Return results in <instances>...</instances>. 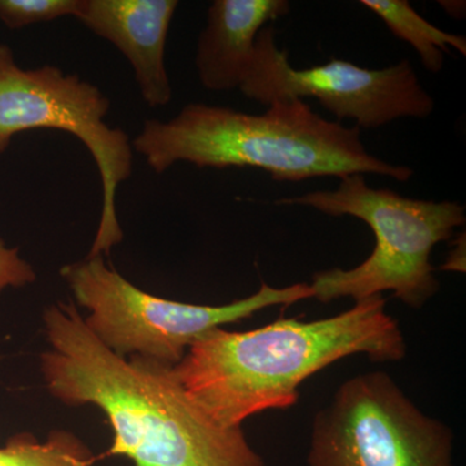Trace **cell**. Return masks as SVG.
<instances>
[{
  "mask_svg": "<svg viewBox=\"0 0 466 466\" xmlns=\"http://www.w3.org/2000/svg\"><path fill=\"white\" fill-rule=\"evenodd\" d=\"M43 330L46 389L66 406L99 408L113 434L106 456H124L134 466H266L242 426L214 421L173 366L115 354L72 303L48 306Z\"/></svg>",
  "mask_w": 466,
  "mask_h": 466,
  "instance_id": "obj_1",
  "label": "cell"
},
{
  "mask_svg": "<svg viewBox=\"0 0 466 466\" xmlns=\"http://www.w3.org/2000/svg\"><path fill=\"white\" fill-rule=\"evenodd\" d=\"M385 306L380 294L320 320L281 318L247 332L216 328L192 343L175 372L214 421L241 428L251 416L296 406L300 383L341 359L403 360L406 339Z\"/></svg>",
  "mask_w": 466,
  "mask_h": 466,
  "instance_id": "obj_2",
  "label": "cell"
},
{
  "mask_svg": "<svg viewBox=\"0 0 466 466\" xmlns=\"http://www.w3.org/2000/svg\"><path fill=\"white\" fill-rule=\"evenodd\" d=\"M133 149L156 174L188 162L198 167H256L276 182L375 174L407 182L412 168L368 152L360 128L318 115L305 100L280 99L263 115L189 104L168 121L147 119Z\"/></svg>",
  "mask_w": 466,
  "mask_h": 466,
  "instance_id": "obj_3",
  "label": "cell"
},
{
  "mask_svg": "<svg viewBox=\"0 0 466 466\" xmlns=\"http://www.w3.org/2000/svg\"><path fill=\"white\" fill-rule=\"evenodd\" d=\"M333 191L281 198L275 205H300L332 217L363 220L375 235L372 254L354 268H333L312 276V299L357 300L392 291L410 309H422L440 291L431 266L435 245L449 241L465 225V205L407 198L368 186L364 175L342 177Z\"/></svg>",
  "mask_w": 466,
  "mask_h": 466,
  "instance_id": "obj_4",
  "label": "cell"
},
{
  "mask_svg": "<svg viewBox=\"0 0 466 466\" xmlns=\"http://www.w3.org/2000/svg\"><path fill=\"white\" fill-rule=\"evenodd\" d=\"M78 306L87 309L88 329L119 357H140L177 366L187 350L208 330L238 323L274 306L312 299L309 284L258 291L222 306L192 305L147 293L106 265L103 256L86 257L60 269Z\"/></svg>",
  "mask_w": 466,
  "mask_h": 466,
  "instance_id": "obj_5",
  "label": "cell"
},
{
  "mask_svg": "<svg viewBox=\"0 0 466 466\" xmlns=\"http://www.w3.org/2000/svg\"><path fill=\"white\" fill-rule=\"evenodd\" d=\"M108 97L60 67L24 69L14 51L0 45V155L15 135L52 128L78 137L90 150L103 188L99 227L87 257L109 256L124 238L116 217V192L133 173V144L121 128L110 127Z\"/></svg>",
  "mask_w": 466,
  "mask_h": 466,
  "instance_id": "obj_6",
  "label": "cell"
},
{
  "mask_svg": "<svg viewBox=\"0 0 466 466\" xmlns=\"http://www.w3.org/2000/svg\"><path fill=\"white\" fill-rule=\"evenodd\" d=\"M449 425L385 372L351 377L312 422L309 466H455Z\"/></svg>",
  "mask_w": 466,
  "mask_h": 466,
  "instance_id": "obj_7",
  "label": "cell"
},
{
  "mask_svg": "<svg viewBox=\"0 0 466 466\" xmlns=\"http://www.w3.org/2000/svg\"><path fill=\"white\" fill-rule=\"evenodd\" d=\"M240 91L268 106L280 99L314 97L337 122L354 119L357 127L379 128L395 119L428 118L434 100L420 82L410 60L382 69H368L332 58L323 66L296 69L280 50L274 27H263Z\"/></svg>",
  "mask_w": 466,
  "mask_h": 466,
  "instance_id": "obj_8",
  "label": "cell"
},
{
  "mask_svg": "<svg viewBox=\"0 0 466 466\" xmlns=\"http://www.w3.org/2000/svg\"><path fill=\"white\" fill-rule=\"evenodd\" d=\"M177 0H82L76 20L127 58L150 108L173 97L165 51Z\"/></svg>",
  "mask_w": 466,
  "mask_h": 466,
  "instance_id": "obj_9",
  "label": "cell"
},
{
  "mask_svg": "<svg viewBox=\"0 0 466 466\" xmlns=\"http://www.w3.org/2000/svg\"><path fill=\"white\" fill-rule=\"evenodd\" d=\"M287 0H216L208 9L196 52L198 79L207 90H240L249 73L257 36L289 12Z\"/></svg>",
  "mask_w": 466,
  "mask_h": 466,
  "instance_id": "obj_10",
  "label": "cell"
},
{
  "mask_svg": "<svg viewBox=\"0 0 466 466\" xmlns=\"http://www.w3.org/2000/svg\"><path fill=\"white\" fill-rule=\"evenodd\" d=\"M360 5L381 18L388 29L401 41L410 43L428 72L440 73L444 54L455 48L466 55V38L438 29L417 14L407 0H361Z\"/></svg>",
  "mask_w": 466,
  "mask_h": 466,
  "instance_id": "obj_11",
  "label": "cell"
},
{
  "mask_svg": "<svg viewBox=\"0 0 466 466\" xmlns=\"http://www.w3.org/2000/svg\"><path fill=\"white\" fill-rule=\"evenodd\" d=\"M96 460L90 447L67 431H52L46 441L23 431L0 447V466H92Z\"/></svg>",
  "mask_w": 466,
  "mask_h": 466,
  "instance_id": "obj_12",
  "label": "cell"
},
{
  "mask_svg": "<svg viewBox=\"0 0 466 466\" xmlns=\"http://www.w3.org/2000/svg\"><path fill=\"white\" fill-rule=\"evenodd\" d=\"M82 0H0V21L16 30L61 17H76Z\"/></svg>",
  "mask_w": 466,
  "mask_h": 466,
  "instance_id": "obj_13",
  "label": "cell"
},
{
  "mask_svg": "<svg viewBox=\"0 0 466 466\" xmlns=\"http://www.w3.org/2000/svg\"><path fill=\"white\" fill-rule=\"evenodd\" d=\"M35 280V269L21 258L17 248H7L0 240V296L8 288H24Z\"/></svg>",
  "mask_w": 466,
  "mask_h": 466,
  "instance_id": "obj_14",
  "label": "cell"
},
{
  "mask_svg": "<svg viewBox=\"0 0 466 466\" xmlns=\"http://www.w3.org/2000/svg\"><path fill=\"white\" fill-rule=\"evenodd\" d=\"M444 271L465 272V241L459 242L455 249L451 251L449 259L441 267Z\"/></svg>",
  "mask_w": 466,
  "mask_h": 466,
  "instance_id": "obj_15",
  "label": "cell"
},
{
  "mask_svg": "<svg viewBox=\"0 0 466 466\" xmlns=\"http://www.w3.org/2000/svg\"><path fill=\"white\" fill-rule=\"evenodd\" d=\"M441 7L446 9L447 14L452 17H464V14L461 12V8L465 9V5H461V2H440Z\"/></svg>",
  "mask_w": 466,
  "mask_h": 466,
  "instance_id": "obj_16",
  "label": "cell"
}]
</instances>
